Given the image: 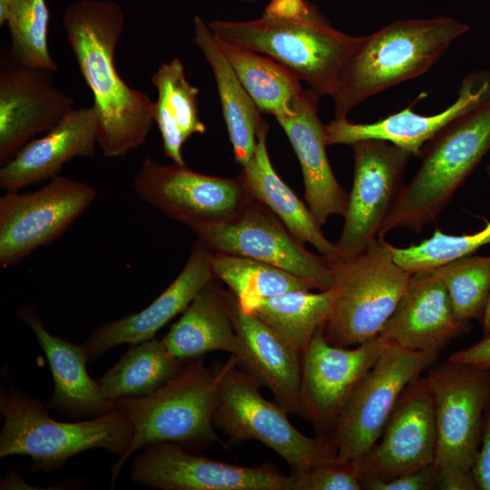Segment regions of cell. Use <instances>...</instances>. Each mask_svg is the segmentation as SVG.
<instances>
[{
	"label": "cell",
	"instance_id": "484cf974",
	"mask_svg": "<svg viewBox=\"0 0 490 490\" xmlns=\"http://www.w3.org/2000/svg\"><path fill=\"white\" fill-rule=\"evenodd\" d=\"M269 126L263 120L250 160L241 166L238 179L248 194L270 209L302 243L311 244L322 256L338 255L336 244L321 231L307 204L278 175L267 148Z\"/></svg>",
	"mask_w": 490,
	"mask_h": 490
},
{
	"label": "cell",
	"instance_id": "d6986e66",
	"mask_svg": "<svg viewBox=\"0 0 490 490\" xmlns=\"http://www.w3.org/2000/svg\"><path fill=\"white\" fill-rule=\"evenodd\" d=\"M490 101V71L475 70L461 82L453 103L440 113L424 115L405 108L369 123L334 118L325 125L328 145L347 144L363 140H381L420 156L426 142L452 122Z\"/></svg>",
	"mask_w": 490,
	"mask_h": 490
},
{
	"label": "cell",
	"instance_id": "d590c367",
	"mask_svg": "<svg viewBox=\"0 0 490 490\" xmlns=\"http://www.w3.org/2000/svg\"><path fill=\"white\" fill-rule=\"evenodd\" d=\"M490 244V222L482 230L463 235L446 234L436 230L416 245L398 248L388 242L394 260L410 274L430 271L460 258L473 255Z\"/></svg>",
	"mask_w": 490,
	"mask_h": 490
},
{
	"label": "cell",
	"instance_id": "e0dca14e",
	"mask_svg": "<svg viewBox=\"0 0 490 490\" xmlns=\"http://www.w3.org/2000/svg\"><path fill=\"white\" fill-rule=\"evenodd\" d=\"M74 101L53 83L52 71L0 55V164L37 134L45 133L74 108Z\"/></svg>",
	"mask_w": 490,
	"mask_h": 490
},
{
	"label": "cell",
	"instance_id": "8fae6325",
	"mask_svg": "<svg viewBox=\"0 0 490 490\" xmlns=\"http://www.w3.org/2000/svg\"><path fill=\"white\" fill-rule=\"evenodd\" d=\"M211 251L260 260L328 290L331 275L327 258L308 250L266 206L253 200L230 218L188 226Z\"/></svg>",
	"mask_w": 490,
	"mask_h": 490
},
{
	"label": "cell",
	"instance_id": "ee69618b",
	"mask_svg": "<svg viewBox=\"0 0 490 490\" xmlns=\"http://www.w3.org/2000/svg\"><path fill=\"white\" fill-rule=\"evenodd\" d=\"M242 1H245V2H251V1H255V0H242Z\"/></svg>",
	"mask_w": 490,
	"mask_h": 490
},
{
	"label": "cell",
	"instance_id": "5b68a950",
	"mask_svg": "<svg viewBox=\"0 0 490 490\" xmlns=\"http://www.w3.org/2000/svg\"><path fill=\"white\" fill-rule=\"evenodd\" d=\"M8 381V387L0 388L1 457L25 456L31 458V473L50 474L81 452L103 448L120 458L127 451L132 427L121 410L80 422H60L51 417L49 405Z\"/></svg>",
	"mask_w": 490,
	"mask_h": 490
},
{
	"label": "cell",
	"instance_id": "9a60e30c",
	"mask_svg": "<svg viewBox=\"0 0 490 490\" xmlns=\"http://www.w3.org/2000/svg\"><path fill=\"white\" fill-rule=\"evenodd\" d=\"M322 328L301 354L299 416L311 422L318 435L331 436L351 394L387 340L379 335L356 347H338L326 339Z\"/></svg>",
	"mask_w": 490,
	"mask_h": 490
},
{
	"label": "cell",
	"instance_id": "44dd1931",
	"mask_svg": "<svg viewBox=\"0 0 490 490\" xmlns=\"http://www.w3.org/2000/svg\"><path fill=\"white\" fill-rule=\"evenodd\" d=\"M318 97L311 89L302 90L291 112L276 120L299 159L306 204L321 227L330 216L344 217L348 194L335 177L328 159L325 125L318 116Z\"/></svg>",
	"mask_w": 490,
	"mask_h": 490
},
{
	"label": "cell",
	"instance_id": "3957f363",
	"mask_svg": "<svg viewBox=\"0 0 490 490\" xmlns=\"http://www.w3.org/2000/svg\"><path fill=\"white\" fill-rule=\"evenodd\" d=\"M468 30L466 24L440 16L396 20L358 37L330 96L335 118H346L367 99L425 74Z\"/></svg>",
	"mask_w": 490,
	"mask_h": 490
},
{
	"label": "cell",
	"instance_id": "7bdbcfd3",
	"mask_svg": "<svg viewBox=\"0 0 490 490\" xmlns=\"http://www.w3.org/2000/svg\"><path fill=\"white\" fill-rule=\"evenodd\" d=\"M485 172L488 178L490 179V162L485 166Z\"/></svg>",
	"mask_w": 490,
	"mask_h": 490
},
{
	"label": "cell",
	"instance_id": "f35d334b",
	"mask_svg": "<svg viewBox=\"0 0 490 490\" xmlns=\"http://www.w3.org/2000/svg\"><path fill=\"white\" fill-rule=\"evenodd\" d=\"M473 472L477 488L490 490V396L484 414L482 440Z\"/></svg>",
	"mask_w": 490,
	"mask_h": 490
},
{
	"label": "cell",
	"instance_id": "4fadbf2b",
	"mask_svg": "<svg viewBox=\"0 0 490 490\" xmlns=\"http://www.w3.org/2000/svg\"><path fill=\"white\" fill-rule=\"evenodd\" d=\"M132 187L141 200L186 226L224 220L251 199L238 178L202 174L151 157L139 165Z\"/></svg>",
	"mask_w": 490,
	"mask_h": 490
},
{
	"label": "cell",
	"instance_id": "6da1fadb",
	"mask_svg": "<svg viewBox=\"0 0 490 490\" xmlns=\"http://www.w3.org/2000/svg\"><path fill=\"white\" fill-rule=\"evenodd\" d=\"M66 41L93 95L100 121L98 145L104 156L122 157L141 146L152 125L154 102L118 74L114 52L125 15L112 0H78L63 15Z\"/></svg>",
	"mask_w": 490,
	"mask_h": 490
},
{
	"label": "cell",
	"instance_id": "8992f818",
	"mask_svg": "<svg viewBox=\"0 0 490 490\" xmlns=\"http://www.w3.org/2000/svg\"><path fill=\"white\" fill-rule=\"evenodd\" d=\"M489 151L490 101L452 122L424 146L420 165L402 185L378 237L397 228L420 232L440 215Z\"/></svg>",
	"mask_w": 490,
	"mask_h": 490
},
{
	"label": "cell",
	"instance_id": "8d00e7d4",
	"mask_svg": "<svg viewBox=\"0 0 490 490\" xmlns=\"http://www.w3.org/2000/svg\"><path fill=\"white\" fill-rule=\"evenodd\" d=\"M357 460L338 458L289 475L288 490H361Z\"/></svg>",
	"mask_w": 490,
	"mask_h": 490
},
{
	"label": "cell",
	"instance_id": "277c9868",
	"mask_svg": "<svg viewBox=\"0 0 490 490\" xmlns=\"http://www.w3.org/2000/svg\"><path fill=\"white\" fill-rule=\"evenodd\" d=\"M187 361L178 374L152 393L114 402V408L130 421L132 436L123 456L112 466V486L127 459L146 446L172 442L184 448H200L220 442L214 431L213 415L220 382L238 364V358L230 355L226 362L210 368L201 357Z\"/></svg>",
	"mask_w": 490,
	"mask_h": 490
},
{
	"label": "cell",
	"instance_id": "b9f144b4",
	"mask_svg": "<svg viewBox=\"0 0 490 490\" xmlns=\"http://www.w3.org/2000/svg\"><path fill=\"white\" fill-rule=\"evenodd\" d=\"M11 0H0V26L4 25V20L6 15Z\"/></svg>",
	"mask_w": 490,
	"mask_h": 490
},
{
	"label": "cell",
	"instance_id": "1f68e13d",
	"mask_svg": "<svg viewBox=\"0 0 490 490\" xmlns=\"http://www.w3.org/2000/svg\"><path fill=\"white\" fill-rule=\"evenodd\" d=\"M332 305L330 289L287 291L262 300L251 312L302 354L324 327Z\"/></svg>",
	"mask_w": 490,
	"mask_h": 490
},
{
	"label": "cell",
	"instance_id": "4316f807",
	"mask_svg": "<svg viewBox=\"0 0 490 490\" xmlns=\"http://www.w3.org/2000/svg\"><path fill=\"white\" fill-rule=\"evenodd\" d=\"M167 349L187 361L211 351L237 355L239 337L230 316L227 291L212 279L194 297L162 338Z\"/></svg>",
	"mask_w": 490,
	"mask_h": 490
},
{
	"label": "cell",
	"instance_id": "836d02e7",
	"mask_svg": "<svg viewBox=\"0 0 490 490\" xmlns=\"http://www.w3.org/2000/svg\"><path fill=\"white\" fill-rule=\"evenodd\" d=\"M50 13L46 0H11L4 20L10 32L9 56L16 63L48 71L57 64L49 52Z\"/></svg>",
	"mask_w": 490,
	"mask_h": 490
},
{
	"label": "cell",
	"instance_id": "30bf717a",
	"mask_svg": "<svg viewBox=\"0 0 490 490\" xmlns=\"http://www.w3.org/2000/svg\"><path fill=\"white\" fill-rule=\"evenodd\" d=\"M437 354L410 350L387 341L334 426L331 436L338 460H358L377 444L405 388L421 376Z\"/></svg>",
	"mask_w": 490,
	"mask_h": 490
},
{
	"label": "cell",
	"instance_id": "5bb4252c",
	"mask_svg": "<svg viewBox=\"0 0 490 490\" xmlns=\"http://www.w3.org/2000/svg\"><path fill=\"white\" fill-rule=\"evenodd\" d=\"M349 146L354 161L353 183L342 231L335 243L341 256L358 253L379 238L412 156L381 140H363Z\"/></svg>",
	"mask_w": 490,
	"mask_h": 490
},
{
	"label": "cell",
	"instance_id": "9c48e42d",
	"mask_svg": "<svg viewBox=\"0 0 490 490\" xmlns=\"http://www.w3.org/2000/svg\"><path fill=\"white\" fill-rule=\"evenodd\" d=\"M260 387L238 364L224 375L213 425L229 436V443L260 441L283 458L291 473L337 459L332 436L309 437L300 433L289 420L286 410L267 400Z\"/></svg>",
	"mask_w": 490,
	"mask_h": 490
},
{
	"label": "cell",
	"instance_id": "cb8c5ba5",
	"mask_svg": "<svg viewBox=\"0 0 490 490\" xmlns=\"http://www.w3.org/2000/svg\"><path fill=\"white\" fill-rule=\"evenodd\" d=\"M227 299L240 341L238 367L267 387L289 415L299 416L301 353L254 314L243 311L230 291Z\"/></svg>",
	"mask_w": 490,
	"mask_h": 490
},
{
	"label": "cell",
	"instance_id": "f546056e",
	"mask_svg": "<svg viewBox=\"0 0 490 490\" xmlns=\"http://www.w3.org/2000/svg\"><path fill=\"white\" fill-rule=\"evenodd\" d=\"M216 39L260 113L277 118L291 112L294 101L303 90L293 72L264 54Z\"/></svg>",
	"mask_w": 490,
	"mask_h": 490
},
{
	"label": "cell",
	"instance_id": "60d3db41",
	"mask_svg": "<svg viewBox=\"0 0 490 490\" xmlns=\"http://www.w3.org/2000/svg\"><path fill=\"white\" fill-rule=\"evenodd\" d=\"M480 323L482 325L484 335L490 333V298Z\"/></svg>",
	"mask_w": 490,
	"mask_h": 490
},
{
	"label": "cell",
	"instance_id": "d6a6232c",
	"mask_svg": "<svg viewBox=\"0 0 490 490\" xmlns=\"http://www.w3.org/2000/svg\"><path fill=\"white\" fill-rule=\"evenodd\" d=\"M214 279L223 281L248 313L264 299L291 290H311L307 281L274 265L254 259L213 252Z\"/></svg>",
	"mask_w": 490,
	"mask_h": 490
},
{
	"label": "cell",
	"instance_id": "ffe728a7",
	"mask_svg": "<svg viewBox=\"0 0 490 490\" xmlns=\"http://www.w3.org/2000/svg\"><path fill=\"white\" fill-rule=\"evenodd\" d=\"M212 254L213 251L198 240L181 271L150 305L93 330L82 345L87 361H94L117 345H134L153 338L164 325L185 310L202 288L214 279Z\"/></svg>",
	"mask_w": 490,
	"mask_h": 490
},
{
	"label": "cell",
	"instance_id": "4dcf8cb0",
	"mask_svg": "<svg viewBox=\"0 0 490 490\" xmlns=\"http://www.w3.org/2000/svg\"><path fill=\"white\" fill-rule=\"evenodd\" d=\"M185 363L170 353L162 339L153 338L131 345L99 383L113 403L123 397H142L173 377Z\"/></svg>",
	"mask_w": 490,
	"mask_h": 490
},
{
	"label": "cell",
	"instance_id": "7402d4cb",
	"mask_svg": "<svg viewBox=\"0 0 490 490\" xmlns=\"http://www.w3.org/2000/svg\"><path fill=\"white\" fill-rule=\"evenodd\" d=\"M100 121L95 106L72 108L51 130L34 138L0 169V188L16 191L50 180L74 158H92Z\"/></svg>",
	"mask_w": 490,
	"mask_h": 490
},
{
	"label": "cell",
	"instance_id": "d4e9b609",
	"mask_svg": "<svg viewBox=\"0 0 490 490\" xmlns=\"http://www.w3.org/2000/svg\"><path fill=\"white\" fill-rule=\"evenodd\" d=\"M17 315L34 334L48 359L54 385L50 407L74 419L94 418L114 409L99 380L88 375L82 345L52 335L32 305L20 306Z\"/></svg>",
	"mask_w": 490,
	"mask_h": 490
},
{
	"label": "cell",
	"instance_id": "f1b7e54d",
	"mask_svg": "<svg viewBox=\"0 0 490 490\" xmlns=\"http://www.w3.org/2000/svg\"><path fill=\"white\" fill-rule=\"evenodd\" d=\"M151 80L158 93L153 120L161 133L163 153L174 163L184 166L183 143L192 134L206 132V126L199 117L197 96L200 90L188 82L179 58L162 64Z\"/></svg>",
	"mask_w": 490,
	"mask_h": 490
},
{
	"label": "cell",
	"instance_id": "ac0fdd59",
	"mask_svg": "<svg viewBox=\"0 0 490 490\" xmlns=\"http://www.w3.org/2000/svg\"><path fill=\"white\" fill-rule=\"evenodd\" d=\"M436 429L432 391L419 376L403 391L377 444L357 460L362 482L387 480L435 464Z\"/></svg>",
	"mask_w": 490,
	"mask_h": 490
},
{
	"label": "cell",
	"instance_id": "e575fe53",
	"mask_svg": "<svg viewBox=\"0 0 490 490\" xmlns=\"http://www.w3.org/2000/svg\"><path fill=\"white\" fill-rule=\"evenodd\" d=\"M456 318L481 322L490 298V256H466L436 269Z\"/></svg>",
	"mask_w": 490,
	"mask_h": 490
},
{
	"label": "cell",
	"instance_id": "7c38bea8",
	"mask_svg": "<svg viewBox=\"0 0 490 490\" xmlns=\"http://www.w3.org/2000/svg\"><path fill=\"white\" fill-rule=\"evenodd\" d=\"M91 185L61 175L34 191L0 198V264L8 268L62 236L96 198Z\"/></svg>",
	"mask_w": 490,
	"mask_h": 490
},
{
	"label": "cell",
	"instance_id": "83f0119b",
	"mask_svg": "<svg viewBox=\"0 0 490 490\" xmlns=\"http://www.w3.org/2000/svg\"><path fill=\"white\" fill-rule=\"evenodd\" d=\"M193 26V41L210 64L216 81L235 161L243 166L254 153L263 121L261 113L237 77L208 24L195 15Z\"/></svg>",
	"mask_w": 490,
	"mask_h": 490
},
{
	"label": "cell",
	"instance_id": "603a6c76",
	"mask_svg": "<svg viewBox=\"0 0 490 490\" xmlns=\"http://www.w3.org/2000/svg\"><path fill=\"white\" fill-rule=\"evenodd\" d=\"M467 324L456 318L446 285L436 269L411 274L380 335L410 350L439 352Z\"/></svg>",
	"mask_w": 490,
	"mask_h": 490
},
{
	"label": "cell",
	"instance_id": "ab89813d",
	"mask_svg": "<svg viewBox=\"0 0 490 490\" xmlns=\"http://www.w3.org/2000/svg\"><path fill=\"white\" fill-rule=\"evenodd\" d=\"M448 360L490 370V333L470 347L454 352Z\"/></svg>",
	"mask_w": 490,
	"mask_h": 490
},
{
	"label": "cell",
	"instance_id": "52a82bcc",
	"mask_svg": "<svg viewBox=\"0 0 490 490\" xmlns=\"http://www.w3.org/2000/svg\"><path fill=\"white\" fill-rule=\"evenodd\" d=\"M327 260L332 305L322 328L326 339L351 348L376 338L395 312L411 274L394 260L384 238L358 253Z\"/></svg>",
	"mask_w": 490,
	"mask_h": 490
},
{
	"label": "cell",
	"instance_id": "74e56055",
	"mask_svg": "<svg viewBox=\"0 0 490 490\" xmlns=\"http://www.w3.org/2000/svg\"><path fill=\"white\" fill-rule=\"evenodd\" d=\"M437 468L435 464L387 480L368 479L362 482L367 490H430L436 486Z\"/></svg>",
	"mask_w": 490,
	"mask_h": 490
},
{
	"label": "cell",
	"instance_id": "ba28073f",
	"mask_svg": "<svg viewBox=\"0 0 490 490\" xmlns=\"http://www.w3.org/2000/svg\"><path fill=\"white\" fill-rule=\"evenodd\" d=\"M426 377L436 429V486L442 490H476L473 470L490 396V370L447 359L431 369Z\"/></svg>",
	"mask_w": 490,
	"mask_h": 490
},
{
	"label": "cell",
	"instance_id": "2e32d148",
	"mask_svg": "<svg viewBox=\"0 0 490 490\" xmlns=\"http://www.w3.org/2000/svg\"><path fill=\"white\" fill-rule=\"evenodd\" d=\"M130 477L162 490H288L289 486V475L271 464H229L191 454L172 442L142 449L132 461Z\"/></svg>",
	"mask_w": 490,
	"mask_h": 490
},
{
	"label": "cell",
	"instance_id": "7a4b0ae2",
	"mask_svg": "<svg viewBox=\"0 0 490 490\" xmlns=\"http://www.w3.org/2000/svg\"><path fill=\"white\" fill-rule=\"evenodd\" d=\"M207 24L217 38L284 65L319 96L332 95L358 40L334 28L304 0H272L258 19Z\"/></svg>",
	"mask_w": 490,
	"mask_h": 490
}]
</instances>
